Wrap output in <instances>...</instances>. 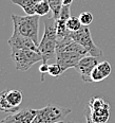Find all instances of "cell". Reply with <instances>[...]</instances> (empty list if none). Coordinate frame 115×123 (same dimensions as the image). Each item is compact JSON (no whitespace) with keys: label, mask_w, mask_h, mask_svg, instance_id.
<instances>
[{"label":"cell","mask_w":115,"mask_h":123,"mask_svg":"<svg viewBox=\"0 0 115 123\" xmlns=\"http://www.w3.org/2000/svg\"><path fill=\"white\" fill-rule=\"evenodd\" d=\"M65 123H77V122H65Z\"/></svg>","instance_id":"obj_27"},{"label":"cell","mask_w":115,"mask_h":123,"mask_svg":"<svg viewBox=\"0 0 115 123\" xmlns=\"http://www.w3.org/2000/svg\"><path fill=\"white\" fill-rule=\"evenodd\" d=\"M67 27L70 32H76L82 27L79 17H75V16H71L70 18L67 20Z\"/></svg>","instance_id":"obj_17"},{"label":"cell","mask_w":115,"mask_h":123,"mask_svg":"<svg viewBox=\"0 0 115 123\" xmlns=\"http://www.w3.org/2000/svg\"><path fill=\"white\" fill-rule=\"evenodd\" d=\"M11 1L21 7L27 15H35V6L40 0H11Z\"/></svg>","instance_id":"obj_11"},{"label":"cell","mask_w":115,"mask_h":123,"mask_svg":"<svg viewBox=\"0 0 115 123\" xmlns=\"http://www.w3.org/2000/svg\"><path fill=\"white\" fill-rule=\"evenodd\" d=\"M14 29L17 30L20 34L32 38L35 43L39 45V20L40 16L38 15H25V16H19V15H12L11 16Z\"/></svg>","instance_id":"obj_3"},{"label":"cell","mask_w":115,"mask_h":123,"mask_svg":"<svg viewBox=\"0 0 115 123\" xmlns=\"http://www.w3.org/2000/svg\"><path fill=\"white\" fill-rule=\"evenodd\" d=\"M86 55H90L85 47L73 40L70 36L57 40L56 43V63L60 65L62 71L75 68L78 62Z\"/></svg>","instance_id":"obj_1"},{"label":"cell","mask_w":115,"mask_h":123,"mask_svg":"<svg viewBox=\"0 0 115 123\" xmlns=\"http://www.w3.org/2000/svg\"><path fill=\"white\" fill-rule=\"evenodd\" d=\"M85 117H86V122L87 123H97V122H94L93 120H92L91 111H90V107H89L88 104H87V106L85 108Z\"/></svg>","instance_id":"obj_24"},{"label":"cell","mask_w":115,"mask_h":123,"mask_svg":"<svg viewBox=\"0 0 115 123\" xmlns=\"http://www.w3.org/2000/svg\"><path fill=\"white\" fill-rule=\"evenodd\" d=\"M51 7V12H52V16L55 19L59 18L60 11L63 6V0H45Z\"/></svg>","instance_id":"obj_15"},{"label":"cell","mask_w":115,"mask_h":123,"mask_svg":"<svg viewBox=\"0 0 115 123\" xmlns=\"http://www.w3.org/2000/svg\"><path fill=\"white\" fill-rule=\"evenodd\" d=\"M18 111H19V107H14L9 103V101L6 99V90L0 92V111L14 114V112Z\"/></svg>","instance_id":"obj_14"},{"label":"cell","mask_w":115,"mask_h":123,"mask_svg":"<svg viewBox=\"0 0 115 123\" xmlns=\"http://www.w3.org/2000/svg\"><path fill=\"white\" fill-rule=\"evenodd\" d=\"M99 57L96 56H92V55H86L78 62V64L76 65L75 69L77 70V72L80 74L81 80L85 83H92V79H91V74L93 69L98 65Z\"/></svg>","instance_id":"obj_7"},{"label":"cell","mask_w":115,"mask_h":123,"mask_svg":"<svg viewBox=\"0 0 115 123\" xmlns=\"http://www.w3.org/2000/svg\"><path fill=\"white\" fill-rule=\"evenodd\" d=\"M0 123H16L13 120V118L11 117V115H9L7 117H5L4 119H2L1 121H0Z\"/></svg>","instance_id":"obj_25"},{"label":"cell","mask_w":115,"mask_h":123,"mask_svg":"<svg viewBox=\"0 0 115 123\" xmlns=\"http://www.w3.org/2000/svg\"><path fill=\"white\" fill-rule=\"evenodd\" d=\"M72 109L49 104L41 109H37V115L32 123H57L66 119Z\"/></svg>","instance_id":"obj_5"},{"label":"cell","mask_w":115,"mask_h":123,"mask_svg":"<svg viewBox=\"0 0 115 123\" xmlns=\"http://www.w3.org/2000/svg\"><path fill=\"white\" fill-rule=\"evenodd\" d=\"M97 67H98V69L101 71V73L104 74V78H108V76L110 75V73H111L112 71V68H111V65H110L109 62H99L98 65H97Z\"/></svg>","instance_id":"obj_19"},{"label":"cell","mask_w":115,"mask_h":123,"mask_svg":"<svg viewBox=\"0 0 115 123\" xmlns=\"http://www.w3.org/2000/svg\"><path fill=\"white\" fill-rule=\"evenodd\" d=\"M36 115L37 109L23 108L21 111L14 112V114H11V117L16 123H32L34 121Z\"/></svg>","instance_id":"obj_9"},{"label":"cell","mask_w":115,"mask_h":123,"mask_svg":"<svg viewBox=\"0 0 115 123\" xmlns=\"http://www.w3.org/2000/svg\"><path fill=\"white\" fill-rule=\"evenodd\" d=\"M50 12H51L50 4H49L45 0H40L36 4V6H35V14L40 17L47 16Z\"/></svg>","instance_id":"obj_16"},{"label":"cell","mask_w":115,"mask_h":123,"mask_svg":"<svg viewBox=\"0 0 115 123\" xmlns=\"http://www.w3.org/2000/svg\"><path fill=\"white\" fill-rule=\"evenodd\" d=\"M62 73H63V71L58 63H54V64L49 65V74H50L51 76L57 78V76H59L60 74H62Z\"/></svg>","instance_id":"obj_18"},{"label":"cell","mask_w":115,"mask_h":123,"mask_svg":"<svg viewBox=\"0 0 115 123\" xmlns=\"http://www.w3.org/2000/svg\"><path fill=\"white\" fill-rule=\"evenodd\" d=\"M6 99L12 106L19 107L23 100V93L22 91L17 90V89H10V90H6Z\"/></svg>","instance_id":"obj_13"},{"label":"cell","mask_w":115,"mask_h":123,"mask_svg":"<svg viewBox=\"0 0 115 123\" xmlns=\"http://www.w3.org/2000/svg\"><path fill=\"white\" fill-rule=\"evenodd\" d=\"M11 57L15 68L24 72L38 62H42V55L39 52L29 49H11Z\"/></svg>","instance_id":"obj_4"},{"label":"cell","mask_w":115,"mask_h":123,"mask_svg":"<svg viewBox=\"0 0 115 123\" xmlns=\"http://www.w3.org/2000/svg\"><path fill=\"white\" fill-rule=\"evenodd\" d=\"M91 79L93 82H101L103 80H104V74L101 73V71L98 69V67H96L93 69V71H92V74H91Z\"/></svg>","instance_id":"obj_21"},{"label":"cell","mask_w":115,"mask_h":123,"mask_svg":"<svg viewBox=\"0 0 115 123\" xmlns=\"http://www.w3.org/2000/svg\"><path fill=\"white\" fill-rule=\"evenodd\" d=\"M70 17H71V15H70V6H62V9H61V11H60L59 18L68 20Z\"/></svg>","instance_id":"obj_22"},{"label":"cell","mask_w":115,"mask_h":123,"mask_svg":"<svg viewBox=\"0 0 115 123\" xmlns=\"http://www.w3.org/2000/svg\"><path fill=\"white\" fill-rule=\"evenodd\" d=\"M9 46L11 47V49H29L39 52L38 46L35 43L32 38L20 34L18 31L15 29L13 31L12 36L9 39Z\"/></svg>","instance_id":"obj_8"},{"label":"cell","mask_w":115,"mask_h":123,"mask_svg":"<svg viewBox=\"0 0 115 123\" xmlns=\"http://www.w3.org/2000/svg\"><path fill=\"white\" fill-rule=\"evenodd\" d=\"M57 123H65V122H63V121H61V122H57Z\"/></svg>","instance_id":"obj_28"},{"label":"cell","mask_w":115,"mask_h":123,"mask_svg":"<svg viewBox=\"0 0 115 123\" xmlns=\"http://www.w3.org/2000/svg\"><path fill=\"white\" fill-rule=\"evenodd\" d=\"M91 117L94 122L97 123H107L109 117H110V106L109 104L104 105L101 108L97 109H91Z\"/></svg>","instance_id":"obj_10"},{"label":"cell","mask_w":115,"mask_h":123,"mask_svg":"<svg viewBox=\"0 0 115 123\" xmlns=\"http://www.w3.org/2000/svg\"><path fill=\"white\" fill-rule=\"evenodd\" d=\"M39 72H40V74H41V81L43 82L44 81V74L49 73V65H48V63L42 62V64L39 66Z\"/></svg>","instance_id":"obj_23"},{"label":"cell","mask_w":115,"mask_h":123,"mask_svg":"<svg viewBox=\"0 0 115 123\" xmlns=\"http://www.w3.org/2000/svg\"><path fill=\"white\" fill-rule=\"evenodd\" d=\"M79 20H80L82 25L89 27L92 24V21H93V15L89 12H82L79 15Z\"/></svg>","instance_id":"obj_20"},{"label":"cell","mask_w":115,"mask_h":123,"mask_svg":"<svg viewBox=\"0 0 115 123\" xmlns=\"http://www.w3.org/2000/svg\"><path fill=\"white\" fill-rule=\"evenodd\" d=\"M56 19L51 15L43 19L44 32L42 38L38 45V51L42 55V62L47 63L49 60L56 55V43H57V34L55 27Z\"/></svg>","instance_id":"obj_2"},{"label":"cell","mask_w":115,"mask_h":123,"mask_svg":"<svg viewBox=\"0 0 115 123\" xmlns=\"http://www.w3.org/2000/svg\"><path fill=\"white\" fill-rule=\"evenodd\" d=\"M73 0H63V6H71Z\"/></svg>","instance_id":"obj_26"},{"label":"cell","mask_w":115,"mask_h":123,"mask_svg":"<svg viewBox=\"0 0 115 123\" xmlns=\"http://www.w3.org/2000/svg\"><path fill=\"white\" fill-rule=\"evenodd\" d=\"M70 37L73 40L80 43L82 47H85L87 51L89 52V54L92 56H96V57H101L103 56V51L99 48H97V46L94 43L93 39L91 36V32L89 27L82 25L78 31L76 32H71Z\"/></svg>","instance_id":"obj_6"},{"label":"cell","mask_w":115,"mask_h":123,"mask_svg":"<svg viewBox=\"0 0 115 123\" xmlns=\"http://www.w3.org/2000/svg\"><path fill=\"white\" fill-rule=\"evenodd\" d=\"M55 27H56V34H57V40L65 39L68 36H70L71 32L69 31L67 27V20L57 18L55 21Z\"/></svg>","instance_id":"obj_12"}]
</instances>
